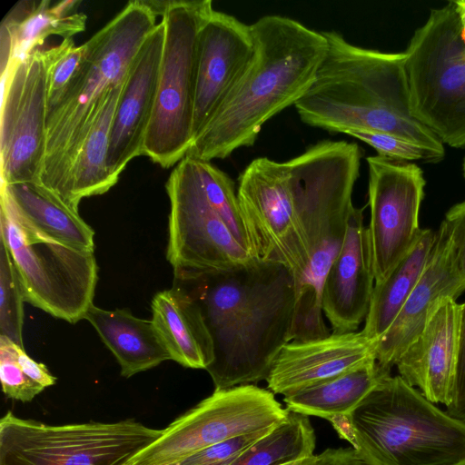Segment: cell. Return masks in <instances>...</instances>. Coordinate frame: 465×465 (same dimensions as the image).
<instances>
[{
	"mask_svg": "<svg viewBox=\"0 0 465 465\" xmlns=\"http://www.w3.org/2000/svg\"><path fill=\"white\" fill-rule=\"evenodd\" d=\"M461 39H462V42L464 45V49H465V29H461Z\"/></svg>",
	"mask_w": 465,
	"mask_h": 465,
	"instance_id": "cell-43",
	"label": "cell"
},
{
	"mask_svg": "<svg viewBox=\"0 0 465 465\" xmlns=\"http://www.w3.org/2000/svg\"><path fill=\"white\" fill-rule=\"evenodd\" d=\"M404 53L414 116L442 143L465 149V49L452 1L430 11Z\"/></svg>",
	"mask_w": 465,
	"mask_h": 465,
	"instance_id": "cell-8",
	"label": "cell"
},
{
	"mask_svg": "<svg viewBox=\"0 0 465 465\" xmlns=\"http://www.w3.org/2000/svg\"><path fill=\"white\" fill-rule=\"evenodd\" d=\"M84 319L114 355L124 378L171 360L152 321L137 318L126 309L108 311L94 304Z\"/></svg>",
	"mask_w": 465,
	"mask_h": 465,
	"instance_id": "cell-25",
	"label": "cell"
},
{
	"mask_svg": "<svg viewBox=\"0 0 465 465\" xmlns=\"http://www.w3.org/2000/svg\"><path fill=\"white\" fill-rule=\"evenodd\" d=\"M369 167L368 227L375 283L382 282L420 239L424 195L422 170L414 163L375 155Z\"/></svg>",
	"mask_w": 465,
	"mask_h": 465,
	"instance_id": "cell-15",
	"label": "cell"
},
{
	"mask_svg": "<svg viewBox=\"0 0 465 465\" xmlns=\"http://www.w3.org/2000/svg\"><path fill=\"white\" fill-rule=\"evenodd\" d=\"M289 413L272 391L252 384L214 390L122 465H177L216 443L271 429Z\"/></svg>",
	"mask_w": 465,
	"mask_h": 465,
	"instance_id": "cell-11",
	"label": "cell"
},
{
	"mask_svg": "<svg viewBox=\"0 0 465 465\" xmlns=\"http://www.w3.org/2000/svg\"><path fill=\"white\" fill-rule=\"evenodd\" d=\"M314 456L312 457V458L305 459V460L289 462V463H286V464H283V465H310V463L312 462V460L314 458Z\"/></svg>",
	"mask_w": 465,
	"mask_h": 465,
	"instance_id": "cell-42",
	"label": "cell"
},
{
	"mask_svg": "<svg viewBox=\"0 0 465 465\" xmlns=\"http://www.w3.org/2000/svg\"><path fill=\"white\" fill-rule=\"evenodd\" d=\"M164 42L161 21L137 52L126 74L109 137L108 169L116 180L134 158L143 155L151 121Z\"/></svg>",
	"mask_w": 465,
	"mask_h": 465,
	"instance_id": "cell-18",
	"label": "cell"
},
{
	"mask_svg": "<svg viewBox=\"0 0 465 465\" xmlns=\"http://www.w3.org/2000/svg\"><path fill=\"white\" fill-rule=\"evenodd\" d=\"M195 163L209 203L238 242L252 254L234 182L209 161L195 160Z\"/></svg>",
	"mask_w": 465,
	"mask_h": 465,
	"instance_id": "cell-30",
	"label": "cell"
},
{
	"mask_svg": "<svg viewBox=\"0 0 465 465\" xmlns=\"http://www.w3.org/2000/svg\"><path fill=\"white\" fill-rule=\"evenodd\" d=\"M271 429L241 435L216 443L190 456L177 465H232Z\"/></svg>",
	"mask_w": 465,
	"mask_h": 465,
	"instance_id": "cell-35",
	"label": "cell"
},
{
	"mask_svg": "<svg viewBox=\"0 0 465 465\" xmlns=\"http://www.w3.org/2000/svg\"><path fill=\"white\" fill-rule=\"evenodd\" d=\"M361 152L355 143L321 141L289 160L296 185L310 267L296 291L293 341L329 336L322 307L324 279L343 245L354 208Z\"/></svg>",
	"mask_w": 465,
	"mask_h": 465,
	"instance_id": "cell-4",
	"label": "cell"
},
{
	"mask_svg": "<svg viewBox=\"0 0 465 465\" xmlns=\"http://www.w3.org/2000/svg\"><path fill=\"white\" fill-rule=\"evenodd\" d=\"M443 223L449 234L453 266L456 272L465 278V202L450 208Z\"/></svg>",
	"mask_w": 465,
	"mask_h": 465,
	"instance_id": "cell-36",
	"label": "cell"
},
{
	"mask_svg": "<svg viewBox=\"0 0 465 465\" xmlns=\"http://www.w3.org/2000/svg\"><path fill=\"white\" fill-rule=\"evenodd\" d=\"M310 465H371L353 448L328 449L314 456Z\"/></svg>",
	"mask_w": 465,
	"mask_h": 465,
	"instance_id": "cell-39",
	"label": "cell"
},
{
	"mask_svg": "<svg viewBox=\"0 0 465 465\" xmlns=\"http://www.w3.org/2000/svg\"><path fill=\"white\" fill-rule=\"evenodd\" d=\"M81 1H18L5 15L0 25L1 75L51 35L64 39L85 28L86 15L77 11Z\"/></svg>",
	"mask_w": 465,
	"mask_h": 465,
	"instance_id": "cell-22",
	"label": "cell"
},
{
	"mask_svg": "<svg viewBox=\"0 0 465 465\" xmlns=\"http://www.w3.org/2000/svg\"><path fill=\"white\" fill-rule=\"evenodd\" d=\"M322 34L328 50L294 105L300 119L331 133L391 134L444 155L441 141L412 113L405 53L356 46L335 31Z\"/></svg>",
	"mask_w": 465,
	"mask_h": 465,
	"instance_id": "cell-3",
	"label": "cell"
},
{
	"mask_svg": "<svg viewBox=\"0 0 465 465\" xmlns=\"http://www.w3.org/2000/svg\"><path fill=\"white\" fill-rule=\"evenodd\" d=\"M170 199L167 259L174 279L185 280L255 261L209 203L195 160L185 156L166 183Z\"/></svg>",
	"mask_w": 465,
	"mask_h": 465,
	"instance_id": "cell-13",
	"label": "cell"
},
{
	"mask_svg": "<svg viewBox=\"0 0 465 465\" xmlns=\"http://www.w3.org/2000/svg\"><path fill=\"white\" fill-rule=\"evenodd\" d=\"M450 415L465 421V403L456 411L450 413Z\"/></svg>",
	"mask_w": 465,
	"mask_h": 465,
	"instance_id": "cell-41",
	"label": "cell"
},
{
	"mask_svg": "<svg viewBox=\"0 0 465 465\" xmlns=\"http://www.w3.org/2000/svg\"><path fill=\"white\" fill-rule=\"evenodd\" d=\"M125 80V79H124ZM124 81L108 94L72 163L61 200L78 212L80 202L104 194L117 182L109 172V137Z\"/></svg>",
	"mask_w": 465,
	"mask_h": 465,
	"instance_id": "cell-26",
	"label": "cell"
},
{
	"mask_svg": "<svg viewBox=\"0 0 465 465\" xmlns=\"http://www.w3.org/2000/svg\"><path fill=\"white\" fill-rule=\"evenodd\" d=\"M153 323L171 360L186 368L206 370L213 361L210 331L198 303L181 287L157 292Z\"/></svg>",
	"mask_w": 465,
	"mask_h": 465,
	"instance_id": "cell-23",
	"label": "cell"
},
{
	"mask_svg": "<svg viewBox=\"0 0 465 465\" xmlns=\"http://www.w3.org/2000/svg\"><path fill=\"white\" fill-rule=\"evenodd\" d=\"M15 342L0 335V378L3 392L10 399L31 401L45 388L29 378L15 356Z\"/></svg>",
	"mask_w": 465,
	"mask_h": 465,
	"instance_id": "cell-34",
	"label": "cell"
},
{
	"mask_svg": "<svg viewBox=\"0 0 465 465\" xmlns=\"http://www.w3.org/2000/svg\"><path fill=\"white\" fill-rule=\"evenodd\" d=\"M237 196L252 257L286 267L298 291L307 277L310 255L289 161H252L239 176Z\"/></svg>",
	"mask_w": 465,
	"mask_h": 465,
	"instance_id": "cell-12",
	"label": "cell"
},
{
	"mask_svg": "<svg viewBox=\"0 0 465 465\" xmlns=\"http://www.w3.org/2000/svg\"><path fill=\"white\" fill-rule=\"evenodd\" d=\"M254 54L217 113L194 138L186 156L224 159L254 144L262 125L295 104L312 84L328 50L322 32L297 20L267 15L250 25Z\"/></svg>",
	"mask_w": 465,
	"mask_h": 465,
	"instance_id": "cell-2",
	"label": "cell"
},
{
	"mask_svg": "<svg viewBox=\"0 0 465 465\" xmlns=\"http://www.w3.org/2000/svg\"><path fill=\"white\" fill-rule=\"evenodd\" d=\"M0 236L12 257L25 302L70 323L84 319L94 304L98 279L94 252L39 232L3 202Z\"/></svg>",
	"mask_w": 465,
	"mask_h": 465,
	"instance_id": "cell-9",
	"label": "cell"
},
{
	"mask_svg": "<svg viewBox=\"0 0 465 465\" xmlns=\"http://www.w3.org/2000/svg\"><path fill=\"white\" fill-rule=\"evenodd\" d=\"M162 432L131 419L49 425L7 411L0 420V465H122Z\"/></svg>",
	"mask_w": 465,
	"mask_h": 465,
	"instance_id": "cell-10",
	"label": "cell"
},
{
	"mask_svg": "<svg viewBox=\"0 0 465 465\" xmlns=\"http://www.w3.org/2000/svg\"><path fill=\"white\" fill-rule=\"evenodd\" d=\"M377 341L362 331L331 332L309 341H291L275 358L266 379L273 394L291 395L376 360Z\"/></svg>",
	"mask_w": 465,
	"mask_h": 465,
	"instance_id": "cell-17",
	"label": "cell"
},
{
	"mask_svg": "<svg viewBox=\"0 0 465 465\" xmlns=\"http://www.w3.org/2000/svg\"><path fill=\"white\" fill-rule=\"evenodd\" d=\"M435 232L425 229L406 256L381 282L374 284L362 333L378 342L388 331L419 282L431 252Z\"/></svg>",
	"mask_w": 465,
	"mask_h": 465,
	"instance_id": "cell-28",
	"label": "cell"
},
{
	"mask_svg": "<svg viewBox=\"0 0 465 465\" xmlns=\"http://www.w3.org/2000/svg\"><path fill=\"white\" fill-rule=\"evenodd\" d=\"M200 306L214 359L206 369L215 390L267 379L292 341L296 285L283 265L255 261L233 270L174 280Z\"/></svg>",
	"mask_w": 465,
	"mask_h": 465,
	"instance_id": "cell-1",
	"label": "cell"
},
{
	"mask_svg": "<svg viewBox=\"0 0 465 465\" xmlns=\"http://www.w3.org/2000/svg\"><path fill=\"white\" fill-rule=\"evenodd\" d=\"M391 371L371 360L367 363L296 393L283 396L288 411L331 420L349 415Z\"/></svg>",
	"mask_w": 465,
	"mask_h": 465,
	"instance_id": "cell-27",
	"label": "cell"
},
{
	"mask_svg": "<svg viewBox=\"0 0 465 465\" xmlns=\"http://www.w3.org/2000/svg\"><path fill=\"white\" fill-rule=\"evenodd\" d=\"M15 356L25 373L39 385L45 389L55 383L56 378L50 373L46 366L29 357L24 347L16 343L15 345Z\"/></svg>",
	"mask_w": 465,
	"mask_h": 465,
	"instance_id": "cell-38",
	"label": "cell"
},
{
	"mask_svg": "<svg viewBox=\"0 0 465 465\" xmlns=\"http://www.w3.org/2000/svg\"><path fill=\"white\" fill-rule=\"evenodd\" d=\"M1 82V183H39L47 115V69L42 47L10 66Z\"/></svg>",
	"mask_w": 465,
	"mask_h": 465,
	"instance_id": "cell-14",
	"label": "cell"
},
{
	"mask_svg": "<svg viewBox=\"0 0 465 465\" xmlns=\"http://www.w3.org/2000/svg\"><path fill=\"white\" fill-rule=\"evenodd\" d=\"M463 174H464V177H465V158H464V162H463Z\"/></svg>",
	"mask_w": 465,
	"mask_h": 465,
	"instance_id": "cell-44",
	"label": "cell"
},
{
	"mask_svg": "<svg viewBox=\"0 0 465 465\" xmlns=\"http://www.w3.org/2000/svg\"><path fill=\"white\" fill-rule=\"evenodd\" d=\"M315 444L309 417L290 411L232 465H283L313 457Z\"/></svg>",
	"mask_w": 465,
	"mask_h": 465,
	"instance_id": "cell-29",
	"label": "cell"
},
{
	"mask_svg": "<svg viewBox=\"0 0 465 465\" xmlns=\"http://www.w3.org/2000/svg\"><path fill=\"white\" fill-rule=\"evenodd\" d=\"M42 51L47 69V118L78 79L86 49L84 44L77 46L73 38H67Z\"/></svg>",
	"mask_w": 465,
	"mask_h": 465,
	"instance_id": "cell-31",
	"label": "cell"
},
{
	"mask_svg": "<svg viewBox=\"0 0 465 465\" xmlns=\"http://www.w3.org/2000/svg\"><path fill=\"white\" fill-rule=\"evenodd\" d=\"M455 11L458 15L461 29H465V0L452 1Z\"/></svg>",
	"mask_w": 465,
	"mask_h": 465,
	"instance_id": "cell-40",
	"label": "cell"
},
{
	"mask_svg": "<svg viewBox=\"0 0 465 465\" xmlns=\"http://www.w3.org/2000/svg\"><path fill=\"white\" fill-rule=\"evenodd\" d=\"M375 284L363 209L354 207L343 245L322 285V307L335 333L356 331L365 321Z\"/></svg>",
	"mask_w": 465,
	"mask_h": 465,
	"instance_id": "cell-20",
	"label": "cell"
},
{
	"mask_svg": "<svg viewBox=\"0 0 465 465\" xmlns=\"http://www.w3.org/2000/svg\"><path fill=\"white\" fill-rule=\"evenodd\" d=\"M253 54L251 25L213 9L199 34L193 140L226 101Z\"/></svg>",
	"mask_w": 465,
	"mask_h": 465,
	"instance_id": "cell-16",
	"label": "cell"
},
{
	"mask_svg": "<svg viewBox=\"0 0 465 465\" xmlns=\"http://www.w3.org/2000/svg\"><path fill=\"white\" fill-rule=\"evenodd\" d=\"M147 0L130 1L84 43L83 70L46 118V150L39 183L61 199L81 143L110 92L122 84L137 52L157 25Z\"/></svg>",
	"mask_w": 465,
	"mask_h": 465,
	"instance_id": "cell-6",
	"label": "cell"
},
{
	"mask_svg": "<svg viewBox=\"0 0 465 465\" xmlns=\"http://www.w3.org/2000/svg\"><path fill=\"white\" fill-rule=\"evenodd\" d=\"M1 202L39 232L81 250L94 251V230L77 211L40 183H1Z\"/></svg>",
	"mask_w": 465,
	"mask_h": 465,
	"instance_id": "cell-24",
	"label": "cell"
},
{
	"mask_svg": "<svg viewBox=\"0 0 465 465\" xmlns=\"http://www.w3.org/2000/svg\"><path fill=\"white\" fill-rule=\"evenodd\" d=\"M464 291L465 278L453 266L449 234L442 221L435 232V242L419 282L391 327L377 342V363L391 371L441 303L448 298L456 300Z\"/></svg>",
	"mask_w": 465,
	"mask_h": 465,
	"instance_id": "cell-19",
	"label": "cell"
},
{
	"mask_svg": "<svg viewBox=\"0 0 465 465\" xmlns=\"http://www.w3.org/2000/svg\"><path fill=\"white\" fill-rule=\"evenodd\" d=\"M330 422L371 465L465 462V421L439 409L400 375L383 378L349 415Z\"/></svg>",
	"mask_w": 465,
	"mask_h": 465,
	"instance_id": "cell-5",
	"label": "cell"
},
{
	"mask_svg": "<svg viewBox=\"0 0 465 465\" xmlns=\"http://www.w3.org/2000/svg\"><path fill=\"white\" fill-rule=\"evenodd\" d=\"M25 302L20 281L5 240L0 236V335L23 346Z\"/></svg>",
	"mask_w": 465,
	"mask_h": 465,
	"instance_id": "cell-32",
	"label": "cell"
},
{
	"mask_svg": "<svg viewBox=\"0 0 465 465\" xmlns=\"http://www.w3.org/2000/svg\"><path fill=\"white\" fill-rule=\"evenodd\" d=\"M211 0L165 1L164 42L143 155L163 168L181 162L193 142L198 42Z\"/></svg>",
	"mask_w": 465,
	"mask_h": 465,
	"instance_id": "cell-7",
	"label": "cell"
},
{
	"mask_svg": "<svg viewBox=\"0 0 465 465\" xmlns=\"http://www.w3.org/2000/svg\"><path fill=\"white\" fill-rule=\"evenodd\" d=\"M459 465H465V462H464V463H461V464H459Z\"/></svg>",
	"mask_w": 465,
	"mask_h": 465,
	"instance_id": "cell-45",
	"label": "cell"
},
{
	"mask_svg": "<svg viewBox=\"0 0 465 465\" xmlns=\"http://www.w3.org/2000/svg\"><path fill=\"white\" fill-rule=\"evenodd\" d=\"M465 403V302L460 304L458 353L452 401L446 411L450 414Z\"/></svg>",
	"mask_w": 465,
	"mask_h": 465,
	"instance_id": "cell-37",
	"label": "cell"
},
{
	"mask_svg": "<svg viewBox=\"0 0 465 465\" xmlns=\"http://www.w3.org/2000/svg\"><path fill=\"white\" fill-rule=\"evenodd\" d=\"M460 304L446 299L396 362L399 375L433 403L452 401Z\"/></svg>",
	"mask_w": 465,
	"mask_h": 465,
	"instance_id": "cell-21",
	"label": "cell"
},
{
	"mask_svg": "<svg viewBox=\"0 0 465 465\" xmlns=\"http://www.w3.org/2000/svg\"><path fill=\"white\" fill-rule=\"evenodd\" d=\"M346 134L366 143L378 152V155L395 161L437 163L444 157L431 149L391 134L354 130Z\"/></svg>",
	"mask_w": 465,
	"mask_h": 465,
	"instance_id": "cell-33",
	"label": "cell"
}]
</instances>
